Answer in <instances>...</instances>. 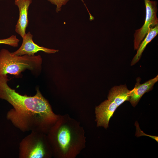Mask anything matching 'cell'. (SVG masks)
Returning a JSON list of instances; mask_svg holds the SVG:
<instances>
[{
	"mask_svg": "<svg viewBox=\"0 0 158 158\" xmlns=\"http://www.w3.org/2000/svg\"><path fill=\"white\" fill-rule=\"evenodd\" d=\"M6 75H0V98L12 106L6 117L16 128L23 132L35 131L47 134L57 120L48 101L38 88L33 96L23 95L8 85Z\"/></svg>",
	"mask_w": 158,
	"mask_h": 158,
	"instance_id": "6da1fadb",
	"label": "cell"
},
{
	"mask_svg": "<svg viewBox=\"0 0 158 158\" xmlns=\"http://www.w3.org/2000/svg\"><path fill=\"white\" fill-rule=\"evenodd\" d=\"M46 134L53 156L56 157L74 158L85 147L83 128L67 115H59Z\"/></svg>",
	"mask_w": 158,
	"mask_h": 158,
	"instance_id": "7a4b0ae2",
	"label": "cell"
},
{
	"mask_svg": "<svg viewBox=\"0 0 158 158\" xmlns=\"http://www.w3.org/2000/svg\"><path fill=\"white\" fill-rule=\"evenodd\" d=\"M42 62L40 55L17 56L2 49L0 51V75L8 74L20 78L21 73L27 69L37 75L41 70Z\"/></svg>",
	"mask_w": 158,
	"mask_h": 158,
	"instance_id": "3957f363",
	"label": "cell"
},
{
	"mask_svg": "<svg viewBox=\"0 0 158 158\" xmlns=\"http://www.w3.org/2000/svg\"><path fill=\"white\" fill-rule=\"evenodd\" d=\"M52 157L51 149L45 133L31 132L19 144V158H50Z\"/></svg>",
	"mask_w": 158,
	"mask_h": 158,
	"instance_id": "277c9868",
	"label": "cell"
},
{
	"mask_svg": "<svg viewBox=\"0 0 158 158\" xmlns=\"http://www.w3.org/2000/svg\"><path fill=\"white\" fill-rule=\"evenodd\" d=\"M146 9V17L144 24L140 28L135 31L134 34V49H138L139 46L151 28L158 25L157 16V2L144 0Z\"/></svg>",
	"mask_w": 158,
	"mask_h": 158,
	"instance_id": "5b68a950",
	"label": "cell"
},
{
	"mask_svg": "<svg viewBox=\"0 0 158 158\" xmlns=\"http://www.w3.org/2000/svg\"><path fill=\"white\" fill-rule=\"evenodd\" d=\"M33 36L29 32L22 38L23 42L20 47L16 51L12 52L14 55L33 56L38 51H42L48 54L54 53L58 50L50 49L40 46L35 44L32 40Z\"/></svg>",
	"mask_w": 158,
	"mask_h": 158,
	"instance_id": "8992f818",
	"label": "cell"
},
{
	"mask_svg": "<svg viewBox=\"0 0 158 158\" xmlns=\"http://www.w3.org/2000/svg\"><path fill=\"white\" fill-rule=\"evenodd\" d=\"M118 107L115 103L108 99L96 107L95 121L97 126H102L105 129L108 127L109 120Z\"/></svg>",
	"mask_w": 158,
	"mask_h": 158,
	"instance_id": "52a82bcc",
	"label": "cell"
},
{
	"mask_svg": "<svg viewBox=\"0 0 158 158\" xmlns=\"http://www.w3.org/2000/svg\"><path fill=\"white\" fill-rule=\"evenodd\" d=\"M32 0H15V4L19 10V17L15 26V31L23 38L28 25V9Z\"/></svg>",
	"mask_w": 158,
	"mask_h": 158,
	"instance_id": "ba28073f",
	"label": "cell"
},
{
	"mask_svg": "<svg viewBox=\"0 0 158 158\" xmlns=\"http://www.w3.org/2000/svg\"><path fill=\"white\" fill-rule=\"evenodd\" d=\"M140 78H137L134 87L130 90L129 101L133 107L137 105L144 94L152 89L154 85L158 80V75L142 84L140 83Z\"/></svg>",
	"mask_w": 158,
	"mask_h": 158,
	"instance_id": "9c48e42d",
	"label": "cell"
},
{
	"mask_svg": "<svg viewBox=\"0 0 158 158\" xmlns=\"http://www.w3.org/2000/svg\"><path fill=\"white\" fill-rule=\"evenodd\" d=\"M130 92L125 85L115 86L109 91L108 99L114 102L118 107L125 102L129 101Z\"/></svg>",
	"mask_w": 158,
	"mask_h": 158,
	"instance_id": "30bf717a",
	"label": "cell"
},
{
	"mask_svg": "<svg viewBox=\"0 0 158 158\" xmlns=\"http://www.w3.org/2000/svg\"><path fill=\"white\" fill-rule=\"evenodd\" d=\"M158 33V25L150 29L145 38L140 43L137 52L131 62V66L134 65L139 61L147 45L157 35Z\"/></svg>",
	"mask_w": 158,
	"mask_h": 158,
	"instance_id": "8fae6325",
	"label": "cell"
},
{
	"mask_svg": "<svg viewBox=\"0 0 158 158\" xmlns=\"http://www.w3.org/2000/svg\"><path fill=\"white\" fill-rule=\"evenodd\" d=\"M19 42V40L16 35H12L6 39H0V44H6L13 47H17Z\"/></svg>",
	"mask_w": 158,
	"mask_h": 158,
	"instance_id": "7c38bea8",
	"label": "cell"
},
{
	"mask_svg": "<svg viewBox=\"0 0 158 158\" xmlns=\"http://www.w3.org/2000/svg\"><path fill=\"white\" fill-rule=\"evenodd\" d=\"M135 125L136 127V130L135 135L137 137L145 135L150 137L155 140L157 142H158V137L157 136H152L145 134L140 128L138 123L137 121L135 122Z\"/></svg>",
	"mask_w": 158,
	"mask_h": 158,
	"instance_id": "4fadbf2b",
	"label": "cell"
},
{
	"mask_svg": "<svg viewBox=\"0 0 158 158\" xmlns=\"http://www.w3.org/2000/svg\"><path fill=\"white\" fill-rule=\"evenodd\" d=\"M52 4L56 6V11L58 13L61 10V7L63 5H65L69 0H48Z\"/></svg>",
	"mask_w": 158,
	"mask_h": 158,
	"instance_id": "5bb4252c",
	"label": "cell"
},
{
	"mask_svg": "<svg viewBox=\"0 0 158 158\" xmlns=\"http://www.w3.org/2000/svg\"></svg>",
	"mask_w": 158,
	"mask_h": 158,
	"instance_id": "9a60e30c",
	"label": "cell"
}]
</instances>
